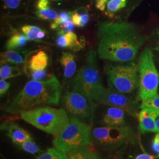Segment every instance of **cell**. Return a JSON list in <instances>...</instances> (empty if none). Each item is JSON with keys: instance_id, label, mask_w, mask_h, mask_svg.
<instances>
[{"instance_id": "1", "label": "cell", "mask_w": 159, "mask_h": 159, "mask_svg": "<svg viewBox=\"0 0 159 159\" xmlns=\"http://www.w3.org/2000/svg\"><path fill=\"white\" fill-rule=\"evenodd\" d=\"M97 36L98 57L118 63L133 60L147 41L138 26L128 22L100 23Z\"/></svg>"}, {"instance_id": "2", "label": "cell", "mask_w": 159, "mask_h": 159, "mask_svg": "<svg viewBox=\"0 0 159 159\" xmlns=\"http://www.w3.org/2000/svg\"><path fill=\"white\" fill-rule=\"evenodd\" d=\"M62 87L55 75L43 81H29L3 110L7 113L18 114L47 106H57L60 102Z\"/></svg>"}, {"instance_id": "3", "label": "cell", "mask_w": 159, "mask_h": 159, "mask_svg": "<svg viewBox=\"0 0 159 159\" xmlns=\"http://www.w3.org/2000/svg\"><path fill=\"white\" fill-rule=\"evenodd\" d=\"M20 114L25 122L55 137L60 134L70 122L68 114L64 108L44 106Z\"/></svg>"}, {"instance_id": "4", "label": "cell", "mask_w": 159, "mask_h": 159, "mask_svg": "<svg viewBox=\"0 0 159 159\" xmlns=\"http://www.w3.org/2000/svg\"><path fill=\"white\" fill-rule=\"evenodd\" d=\"M92 128L90 125L70 117L68 125L53 140L54 147L67 154L75 148L92 144Z\"/></svg>"}, {"instance_id": "5", "label": "cell", "mask_w": 159, "mask_h": 159, "mask_svg": "<svg viewBox=\"0 0 159 159\" xmlns=\"http://www.w3.org/2000/svg\"><path fill=\"white\" fill-rule=\"evenodd\" d=\"M139 73V100L142 102L157 95L159 73L154 61L151 50L146 48L142 52L137 64Z\"/></svg>"}, {"instance_id": "6", "label": "cell", "mask_w": 159, "mask_h": 159, "mask_svg": "<svg viewBox=\"0 0 159 159\" xmlns=\"http://www.w3.org/2000/svg\"><path fill=\"white\" fill-rule=\"evenodd\" d=\"M107 76L109 88L122 94H129L139 87L137 65L129 64L107 65L104 67Z\"/></svg>"}, {"instance_id": "7", "label": "cell", "mask_w": 159, "mask_h": 159, "mask_svg": "<svg viewBox=\"0 0 159 159\" xmlns=\"http://www.w3.org/2000/svg\"><path fill=\"white\" fill-rule=\"evenodd\" d=\"M63 103L70 117L89 125L93 123L96 104L90 95L80 90L67 89L63 96Z\"/></svg>"}, {"instance_id": "8", "label": "cell", "mask_w": 159, "mask_h": 159, "mask_svg": "<svg viewBox=\"0 0 159 159\" xmlns=\"http://www.w3.org/2000/svg\"><path fill=\"white\" fill-rule=\"evenodd\" d=\"M97 56L96 51H90L84 66L70 81L67 89L80 90L90 95V92L94 87L102 84Z\"/></svg>"}, {"instance_id": "9", "label": "cell", "mask_w": 159, "mask_h": 159, "mask_svg": "<svg viewBox=\"0 0 159 159\" xmlns=\"http://www.w3.org/2000/svg\"><path fill=\"white\" fill-rule=\"evenodd\" d=\"M133 133L128 126H102L91 131L92 143L101 148L112 149L133 140Z\"/></svg>"}, {"instance_id": "10", "label": "cell", "mask_w": 159, "mask_h": 159, "mask_svg": "<svg viewBox=\"0 0 159 159\" xmlns=\"http://www.w3.org/2000/svg\"><path fill=\"white\" fill-rule=\"evenodd\" d=\"M90 96L94 102L121 108L133 117L138 116L139 106L136 101L102 84L94 87L90 92Z\"/></svg>"}, {"instance_id": "11", "label": "cell", "mask_w": 159, "mask_h": 159, "mask_svg": "<svg viewBox=\"0 0 159 159\" xmlns=\"http://www.w3.org/2000/svg\"><path fill=\"white\" fill-rule=\"evenodd\" d=\"M137 116L139 122V129L143 133H159V130L156 125L157 119L159 116V110L151 107L142 108Z\"/></svg>"}, {"instance_id": "12", "label": "cell", "mask_w": 159, "mask_h": 159, "mask_svg": "<svg viewBox=\"0 0 159 159\" xmlns=\"http://www.w3.org/2000/svg\"><path fill=\"white\" fill-rule=\"evenodd\" d=\"M1 130L11 139L16 145L31 138L29 133L17 123L6 121L1 125Z\"/></svg>"}, {"instance_id": "13", "label": "cell", "mask_w": 159, "mask_h": 159, "mask_svg": "<svg viewBox=\"0 0 159 159\" xmlns=\"http://www.w3.org/2000/svg\"><path fill=\"white\" fill-rule=\"evenodd\" d=\"M125 111L121 108L109 107L101 121L104 126H121L125 125Z\"/></svg>"}, {"instance_id": "14", "label": "cell", "mask_w": 159, "mask_h": 159, "mask_svg": "<svg viewBox=\"0 0 159 159\" xmlns=\"http://www.w3.org/2000/svg\"><path fill=\"white\" fill-rule=\"evenodd\" d=\"M66 159H101L98 152L92 144L85 145L66 154Z\"/></svg>"}, {"instance_id": "15", "label": "cell", "mask_w": 159, "mask_h": 159, "mask_svg": "<svg viewBox=\"0 0 159 159\" xmlns=\"http://www.w3.org/2000/svg\"><path fill=\"white\" fill-rule=\"evenodd\" d=\"M60 63L63 66L65 79H70L74 75L77 66L73 54L71 52H64L60 59Z\"/></svg>"}, {"instance_id": "16", "label": "cell", "mask_w": 159, "mask_h": 159, "mask_svg": "<svg viewBox=\"0 0 159 159\" xmlns=\"http://www.w3.org/2000/svg\"><path fill=\"white\" fill-rule=\"evenodd\" d=\"M26 51L8 50L1 55V64L11 63L14 64H23L26 60Z\"/></svg>"}, {"instance_id": "17", "label": "cell", "mask_w": 159, "mask_h": 159, "mask_svg": "<svg viewBox=\"0 0 159 159\" xmlns=\"http://www.w3.org/2000/svg\"><path fill=\"white\" fill-rule=\"evenodd\" d=\"M48 63V57L44 51H40L33 55L30 61L29 67L30 70H45Z\"/></svg>"}, {"instance_id": "18", "label": "cell", "mask_w": 159, "mask_h": 159, "mask_svg": "<svg viewBox=\"0 0 159 159\" xmlns=\"http://www.w3.org/2000/svg\"><path fill=\"white\" fill-rule=\"evenodd\" d=\"M71 20L75 26L84 27L90 20V16L87 10L84 7L72 11Z\"/></svg>"}, {"instance_id": "19", "label": "cell", "mask_w": 159, "mask_h": 159, "mask_svg": "<svg viewBox=\"0 0 159 159\" xmlns=\"http://www.w3.org/2000/svg\"><path fill=\"white\" fill-rule=\"evenodd\" d=\"M27 38L23 34H13L6 43V48L9 50L20 49L25 46L27 43Z\"/></svg>"}, {"instance_id": "20", "label": "cell", "mask_w": 159, "mask_h": 159, "mask_svg": "<svg viewBox=\"0 0 159 159\" xmlns=\"http://www.w3.org/2000/svg\"><path fill=\"white\" fill-rule=\"evenodd\" d=\"M21 74V71L16 66H11L7 63L1 64L0 68L1 79L7 80L19 76Z\"/></svg>"}, {"instance_id": "21", "label": "cell", "mask_w": 159, "mask_h": 159, "mask_svg": "<svg viewBox=\"0 0 159 159\" xmlns=\"http://www.w3.org/2000/svg\"><path fill=\"white\" fill-rule=\"evenodd\" d=\"M128 0H109L107 4L106 15L113 17L114 14L125 8L127 4Z\"/></svg>"}, {"instance_id": "22", "label": "cell", "mask_w": 159, "mask_h": 159, "mask_svg": "<svg viewBox=\"0 0 159 159\" xmlns=\"http://www.w3.org/2000/svg\"><path fill=\"white\" fill-rule=\"evenodd\" d=\"M37 159H66V154L63 153L55 148H50Z\"/></svg>"}, {"instance_id": "23", "label": "cell", "mask_w": 159, "mask_h": 159, "mask_svg": "<svg viewBox=\"0 0 159 159\" xmlns=\"http://www.w3.org/2000/svg\"><path fill=\"white\" fill-rule=\"evenodd\" d=\"M35 14L36 17L41 20H55L58 17V14L57 11L51 9V8L43 9V10H37Z\"/></svg>"}, {"instance_id": "24", "label": "cell", "mask_w": 159, "mask_h": 159, "mask_svg": "<svg viewBox=\"0 0 159 159\" xmlns=\"http://www.w3.org/2000/svg\"><path fill=\"white\" fill-rule=\"evenodd\" d=\"M16 145L18 147H19L23 150L28 152L29 153L34 154L40 152V148L38 146V145L34 142L32 137L24 141V142Z\"/></svg>"}, {"instance_id": "25", "label": "cell", "mask_w": 159, "mask_h": 159, "mask_svg": "<svg viewBox=\"0 0 159 159\" xmlns=\"http://www.w3.org/2000/svg\"><path fill=\"white\" fill-rule=\"evenodd\" d=\"M24 34L29 41L37 40V35L42 30L36 25H25L21 28Z\"/></svg>"}, {"instance_id": "26", "label": "cell", "mask_w": 159, "mask_h": 159, "mask_svg": "<svg viewBox=\"0 0 159 159\" xmlns=\"http://www.w3.org/2000/svg\"><path fill=\"white\" fill-rule=\"evenodd\" d=\"M2 8L5 10L16 11L24 6L26 0H1Z\"/></svg>"}, {"instance_id": "27", "label": "cell", "mask_w": 159, "mask_h": 159, "mask_svg": "<svg viewBox=\"0 0 159 159\" xmlns=\"http://www.w3.org/2000/svg\"><path fill=\"white\" fill-rule=\"evenodd\" d=\"M71 14H72V11H62L60 12L58 14V17L51 23V29H56L59 26H60L62 24L70 20L71 17Z\"/></svg>"}, {"instance_id": "28", "label": "cell", "mask_w": 159, "mask_h": 159, "mask_svg": "<svg viewBox=\"0 0 159 159\" xmlns=\"http://www.w3.org/2000/svg\"><path fill=\"white\" fill-rule=\"evenodd\" d=\"M139 107L140 108L151 107L157 109L159 110V95L157 94L147 100L143 101Z\"/></svg>"}, {"instance_id": "29", "label": "cell", "mask_w": 159, "mask_h": 159, "mask_svg": "<svg viewBox=\"0 0 159 159\" xmlns=\"http://www.w3.org/2000/svg\"><path fill=\"white\" fill-rule=\"evenodd\" d=\"M31 77L32 79L38 81H43V80L46 78L47 76V73L45 70H36L32 71L31 70Z\"/></svg>"}, {"instance_id": "30", "label": "cell", "mask_w": 159, "mask_h": 159, "mask_svg": "<svg viewBox=\"0 0 159 159\" xmlns=\"http://www.w3.org/2000/svg\"><path fill=\"white\" fill-rule=\"evenodd\" d=\"M50 0H37L35 6L37 10H43L51 7Z\"/></svg>"}, {"instance_id": "31", "label": "cell", "mask_w": 159, "mask_h": 159, "mask_svg": "<svg viewBox=\"0 0 159 159\" xmlns=\"http://www.w3.org/2000/svg\"><path fill=\"white\" fill-rule=\"evenodd\" d=\"M74 24L73 23L72 20L70 19L68 21H66L65 23L62 24L60 27L61 28V30L64 31L65 32L68 31H73L74 29Z\"/></svg>"}, {"instance_id": "32", "label": "cell", "mask_w": 159, "mask_h": 159, "mask_svg": "<svg viewBox=\"0 0 159 159\" xmlns=\"http://www.w3.org/2000/svg\"><path fill=\"white\" fill-rule=\"evenodd\" d=\"M10 84L7 82L5 80L1 79L0 80V94L1 96L4 95L8 89L10 88Z\"/></svg>"}, {"instance_id": "33", "label": "cell", "mask_w": 159, "mask_h": 159, "mask_svg": "<svg viewBox=\"0 0 159 159\" xmlns=\"http://www.w3.org/2000/svg\"><path fill=\"white\" fill-rule=\"evenodd\" d=\"M108 0H97L96 7L98 10L104 11L107 7Z\"/></svg>"}, {"instance_id": "34", "label": "cell", "mask_w": 159, "mask_h": 159, "mask_svg": "<svg viewBox=\"0 0 159 159\" xmlns=\"http://www.w3.org/2000/svg\"><path fill=\"white\" fill-rule=\"evenodd\" d=\"M152 148L155 153H159V133H157L154 138Z\"/></svg>"}, {"instance_id": "35", "label": "cell", "mask_w": 159, "mask_h": 159, "mask_svg": "<svg viewBox=\"0 0 159 159\" xmlns=\"http://www.w3.org/2000/svg\"><path fill=\"white\" fill-rule=\"evenodd\" d=\"M123 150H120L116 153L109 155L102 159H123Z\"/></svg>"}, {"instance_id": "36", "label": "cell", "mask_w": 159, "mask_h": 159, "mask_svg": "<svg viewBox=\"0 0 159 159\" xmlns=\"http://www.w3.org/2000/svg\"><path fill=\"white\" fill-rule=\"evenodd\" d=\"M154 158L153 156L147 153H143L138 155L135 159H154Z\"/></svg>"}, {"instance_id": "37", "label": "cell", "mask_w": 159, "mask_h": 159, "mask_svg": "<svg viewBox=\"0 0 159 159\" xmlns=\"http://www.w3.org/2000/svg\"><path fill=\"white\" fill-rule=\"evenodd\" d=\"M46 35L45 31L44 30H41L39 33V34L37 35V40H41L43 39Z\"/></svg>"}, {"instance_id": "38", "label": "cell", "mask_w": 159, "mask_h": 159, "mask_svg": "<svg viewBox=\"0 0 159 159\" xmlns=\"http://www.w3.org/2000/svg\"><path fill=\"white\" fill-rule=\"evenodd\" d=\"M156 125H157V128L159 130V118L156 121Z\"/></svg>"}, {"instance_id": "39", "label": "cell", "mask_w": 159, "mask_h": 159, "mask_svg": "<svg viewBox=\"0 0 159 159\" xmlns=\"http://www.w3.org/2000/svg\"><path fill=\"white\" fill-rule=\"evenodd\" d=\"M157 50H159V47H158V48H157Z\"/></svg>"}]
</instances>
